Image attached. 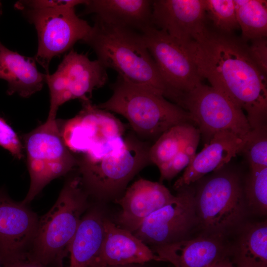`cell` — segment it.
<instances>
[{
	"label": "cell",
	"mask_w": 267,
	"mask_h": 267,
	"mask_svg": "<svg viewBox=\"0 0 267 267\" xmlns=\"http://www.w3.org/2000/svg\"><path fill=\"white\" fill-rule=\"evenodd\" d=\"M182 43L201 77L246 111L251 129L267 125V76L251 59L246 42L208 28L196 40Z\"/></svg>",
	"instance_id": "obj_1"
},
{
	"label": "cell",
	"mask_w": 267,
	"mask_h": 267,
	"mask_svg": "<svg viewBox=\"0 0 267 267\" xmlns=\"http://www.w3.org/2000/svg\"><path fill=\"white\" fill-rule=\"evenodd\" d=\"M82 42L92 48L106 69L111 68L128 81L178 103V96L163 80L140 33L96 18Z\"/></svg>",
	"instance_id": "obj_2"
},
{
	"label": "cell",
	"mask_w": 267,
	"mask_h": 267,
	"mask_svg": "<svg viewBox=\"0 0 267 267\" xmlns=\"http://www.w3.org/2000/svg\"><path fill=\"white\" fill-rule=\"evenodd\" d=\"M113 93L100 109L123 116L141 139L158 138L176 125L193 122L189 113L178 104L142 86L118 76L111 86Z\"/></svg>",
	"instance_id": "obj_3"
},
{
	"label": "cell",
	"mask_w": 267,
	"mask_h": 267,
	"mask_svg": "<svg viewBox=\"0 0 267 267\" xmlns=\"http://www.w3.org/2000/svg\"><path fill=\"white\" fill-rule=\"evenodd\" d=\"M89 196L78 175L68 179L54 205L39 218L27 258L63 267L82 215L89 208Z\"/></svg>",
	"instance_id": "obj_4"
},
{
	"label": "cell",
	"mask_w": 267,
	"mask_h": 267,
	"mask_svg": "<svg viewBox=\"0 0 267 267\" xmlns=\"http://www.w3.org/2000/svg\"><path fill=\"white\" fill-rule=\"evenodd\" d=\"M151 145L133 132L123 144L95 159L78 158V175L89 194L99 199L112 198L126 188L140 171L151 163Z\"/></svg>",
	"instance_id": "obj_5"
},
{
	"label": "cell",
	"mask_w": 267,
	"mask_h": 267,
	"mask_svg": "<svg viewBox=\"0 0 267 267\" xmlns=\"http://www.w3.org/2000/svg\"><path fill=\"white\" fill-rule=\"evenodd\" d=\"M22 138L30 183L22 202L28 204L53 179L75 169L77 160L64 142L56 119H47Z\"/></svg>",
	"instance_id": "obj_6"
},
{
	"label": "cell",
	"mask_w": 267,
	"mask_h": 267,
	"mask_svg": "<svg viewBox=\"0 0 267 267\" xmlns=\"http://www.w3.org/2000/svg\"><path fill=\"white\" fill-rule=\"evenodd\" d=\"M82 102V109L76 116L57 121L59 132L76 158H97L123 142L126 126L110 112L98 108L90 100Z\"/></svg>",
	"instance_id": "obj_7"
},
{
	"label": "cell",
	"mask_w": 267,
	"mask_h": 267,
	"mask_svg": "<svg viewBox=\"0 0 267 267\" xmlns=\"http://www.w3.org/2000/svg\"><path fill=\"white\" fill-rule=\"evenodd\" d=\"M239 176L229 171L218 172L200 186L196 196V214L202 227L220 234L241 221L245 198Z\"/></svg>",
	"instance_id": "obj_8"
},
{
	"label": "cell",
	"mask_w": 267,
	"mask_h": 267,
	"mask_svg": "<svg viewBox=\"0 0 267 267\" xmlns=\"http://www.w3.org/2000/svg\"><path fill=\"white\" fill-rule=\"evenodd\" d=\"M20 10L35 26L38 40L35 59L45 69L46 74H49L52 58L67 51L77 42L83 41L92 27L77 15L74 7Z\"/></svg>",
	"instance_id": "obj_9"
},
{
	"label": "cell",
	"mask_w": 267,
	"mask_h": 267,
	"mask_svg": "<svg viewBox=\"0 0 267 267\" xmlns=\"http://www.w3.org/2000/svg\"><path fill=\"white\" fill-rule=\"evenodd\" d=\"M107 80L106 68L97 59L91 60L87 54L71 50L54 73L46 74L50 95L47 119H56L59 107L69 100H90L92 91Z\"/></svg>",
	"instance_id": "obj_10"
},
{
	"label": "cell",
	"mask_w": 267,
	"mask_h": 267,
	"mask_svg": "<svg viewBox=\"0 0 267 267\" xmlns=\"http://www.w3.org/2000/svg\"><path fill=\"white\" fill-rule=\"evenodd\" d=\"M179 106L189 113L200 133L210 139L224 131L244 136L252 129L243 110L221 92L202 83L185 93Z\"/></svg>",
	"instance_id": "obj_11"
},
{
	"label": "cell",
	"mask_w": 267,
	"mask_h": 267,
	"mask_svg": "<svg viewBox=\"0 0 267 267\" xmlns=\"http://www.w3.org/2000/svg\"><path fill=\"white\" fill-rule=\"evenodd\" d=\"M140 33L163 80L178 96L179 105L183 95L202 84L203 79L182 43L153 26Z\"/></svg>",
	"instance_id": "obj_12"
},
{
	"label": "cell",
	"mask_w": 267,
	"mask_h": 267,
	"mask_svg": "<svg viewBox=\"0 0 267 267\" xmlns=\"http://www.w3.org/2000/svg\"><path fill=\"white\" fill-rule=\"evenodd\" d=\"M168 204L149 216L133 233L145 244L155 246L177 242L197 222L195 195L186 187Z\"/></svg>",
	"instance_id": "obj_13"
},
{
	"label": "cell",
	"mask_w": 267,
	"mask_h": 267,
	"mask_svg": "<svg viewBox=\"0 0 267 267\" xmlns=\"http://www.w3.org/2000/svg\"><path fill=\"white\" fill-rule=\"evenodd\" d=\"M39 218L22 202L12 200L0 189V264L27 259Z\"/></svg>",
	"instance_id": "obj_14"
},
{
	"label": "cell",
	"mask_w": 267,
	"mask_h": 267,
	"mask_svg": "<svg viewBox=\"0 0 267 267\" xmlns=\"http://www.w3.org/2000/svg\"><path fill=\"white\" fill-rule=\"evenodd\" d=\"M204 0H152L153 26L182 43L195 41L208 29Z\"/></svg>",
	"instance_id": "obj_15"
},
{
	"label": "cell",
	"mask_w": 267,
	"mask_h": 267,
	"mask_svg": "<svg viewBox=\"0 0 267 267\" xmlns=\"http://www.w3.org/2000/svg\"><path fill=\"white\" fill-rule=\"evenodd\" d=\"M175 197L161 183L139 178L115 200L122 208L117 217L119 226L133 233L149 216Z\"/></svg>",
	"instance_id": "obj_16"
},
{
	"label": "cell",
	"mask_w": 267,
	"mask_h": 267,
	"mask_svg": "<svg viewBox=\"0 0 267 267\" xmlns=\"http://www.w3.org/2000/svg\"><path fill=\"white\" fill-rule=\"evenodd\" d=\"M249 134L243 136L224 131L214 135L205 147L195 154L182 176L174 183V188L179 190L187 187L206 174L221 170L241 152Z\"/></svg>",
	"instance_id": "obj_17"
},
{
	"label": "cell",
	"mask_w": 267,
	"mask_h": 267,
	"mask_svg": "<svg viewBox=\"0 0 267 267\" xmlns=\"http://www.w3.org/2000/svg\"><path fill=\"white\" fill-rule=\"evenodd\" d=\"M104 236L100 251L92 267L143 264L162 261L143 242L132 232L104 220Z\"/></svg>",
	"instance_id": "obj_18"
},
{
	"label": "cell",
	"mask_w": 267,
	"mask_h": 267,
	"mask_svg": "<svg viewBox=\"0 0 267 267\" xmlns=\"http://www.w3.org/2000/svg\"><path fill=\"white\" fill-rule=\"evenodd\" d=\"M152 250L162 261L174 267H209L229 255L217 234L155 246Z\"/></svg>",
	"instance_id": "obj_19"
},
{
	"label": "cell",
	"mask_w": 267,
	"mask_h": 267,
	"mask_svg": "<svg viewBox=\"0 0 267 267\" xmlns=\"http://www.w3.org/2000/svg\"><path fill=\"white\" fill-rule=\"evenodd\" d=\"M85 5V13H94L96 18L108 24L139 33L153 26L152 0H89Z\"/></svg>",
	"instance_id": "obj_20"
},
{
	"label": "cell",
	"mask_w": 267,
	"mask_h": 267,
	"mask_svg": "<svg viewBox=\"0 0 267 267\" xmlns=\"http://www.w3.org/2000/svg\"><path fill=\"white\" fill-rule=\"evenodd\" d=\"M45 76L38 71L35 58L11 50L0 41V79L7 83V94L29 97L42 89Z\"/></svg>",
	"instance_id": "obj_21"
},
{
	"label": "cell",
	"mask_w": 267,
	"mask_h": 267,
	"mask_svg": "<svg viewBox=\"0 0 267 267\" xmlns=\"http://www.w3.org/2000/svg\"><path fill=\"white\" fill-rule=\"evenodd\" d=\"M104 219L96 208L82 217L69 248L68 267H92L103 241Z\"/></svg>",
	"instance_id": "obj_22"
},
{
	"label": "cell",
	"mask_w": 267,
	"mask_h": 267,
	"mask_svg": "<svg viewBox=\"0 0 267 267\" xmlns=\"http://www.w3.org/2000/svg\"><path fill=\"white\" fill-rule=\"evenodd\" d=\"M237 267H267V225L259 222L244 228L231 261Z\"/></svg>",
	"instance_id": "obj_23"
},
{
	"label": "cell",
	"mask_w": 267,
	"mask_h": 267,
	"mask_svg": "<svg viewBox=\"0 0 267 267\" xmlns=\"http://www.w3.org/2000/svg\"><path fill=\"white\" fill-rule=\"evenodd\" d=\"M191 123L176 125L163 133L149 149L151 163L160 168L178 154L193 138L200 135Z\"/></svg>",
	"instance_id": "obj_24"
},
{
	"label": "cell",
	"mask_w": 267,
	"mask_h": 267,
	"mask_svg": "<svg viewBox=\"0 0 267 267\" xmlns=\"http://www.w3.org/2000/svg\"><path fill=\"white\" fill-rule=\"evenodd\" d=\"M241 38L249 41L267 36V1L234 0Z\"/></svg>",
	"instance_id": "obj_25"
},
{
	"label": "cell",
	"mask_w": 267,
	"mask_h": 267,
	"mask_svg": "<svg viewBox=\"0 0 267 267\" xmlns=\"http://www.w3.org/2000/svg\"><path fill=\"white\" fill-rule=\"evenodd\" d=\"M243 193L253 210L261 214L267 213V167L250 168Z\"/></svg>",
	"instance_id": "obj_26"
},
{
	"label": "cell",
	"mask_w": 267,
	"mask_h": 267,
	"mask_svg": "<svg viewBox=\"0 0 267 267\" xmlns=\"http://www.w3.org/2000/svg\"><path fill=\"white\" fill-rule=\"evenodd\" d=\"M206 17L212 21L214 29L232 34L239 28L234 0H204Z\"/></svg>",
	"instance_id": "obj_27"
},
{
	"label": "cell",
	"mask_w": 267,
	"mask_h": 267,
	"mask_svg": "<svg viewBox=\"0 0 267 267\" xmlns=\"http://www.w3.org/2000/svg\"><path fill=\"white\" fill-rule=\"evenodd\" d=\"M267 125L252 129L241 152L250 168L267 167Z\"/></svg>",
	"instance_id": "obj_28"
},
{
	"label": "cell",
	"mask_w": 267,
	"mask_h": 267,
	"mask_svg": "<svg viewBox=\"0 0 267 267\" xmlns=\"http://www.w3.org/2000/svg\"><path fill=\"white\" fill-rule=\"evenodd\" d=\"M200 135L193 138L178 154L169 162L159 168L160 180H170L191 163L196 154Z\"/></svg>",
	"instance_id": "obj_29"
},
{
	"label": "cell",
	"mask_w": 267,
	"mask_h": 267,
	"mask_svg": "<svg viewBox=\"0 0 267 267\" xmlns=\"http://www.w3.org/2000/svg\"><path fill=\"white\" fill-rule=\"evenodd\" d=\"M0 146L7 150L14 158L24 157L22 142L12 127L0 117Z\"/></svg>",
	"instance_id": "obj_30"
},
{
	"label": "cell",
	"mask_w": 267,
	"mask_h": 267,
	"mask_svg": "<svg viewBox=\"0 0 267 267\" xmlns=\"http://www.w3.org/2000/svg\"><path fill=\"white\" fill-rule=\"evenodd\" d=\"M87 0H20L17 1L14 5L17 9L21 10L24 8L29 9H44V8H58L74 7L76 6L84 4Z\"/></svg>",
	"instance_id": "obj_31"
},
{
	"label": "cell",
	"mask_w": 267,
	"mask_h": 267,
	"mask_svg": "<svg viewBox=\"0 0 267 267\" xmlns=\"http://www.w3.org/2000/svg\"><path fill=\"white\" fill-rule=\"evenodd\" d=\"M248 45L249 55L260 71L267 76V38L255 39Z\"/></svg>",
	"instance_id": "obj_32"
},
{
	"label": "cell",
	"mask_w": 267,
	"mask_h": 267,
	"mask_svg": "<svg viewBox=\"0 0 267 267\" xmlns=\"http://www.w3.org/2000/svg\"><path fill=\"white\" fill-rule=\"evenodd\" d=\"M3 267H47L39 262L28 258L16 261L2 266Z\"/></svg>",
	"instance_id": "obj_33"
},
{
	"label": "cell",
	"mask_w": 267,
	"mask_h": 267,
	"mask_svg": "<svg viewBox=\"0 0 267 267\" xmlns=\"http://www.w3.org/2000/svg\"><path fill=\"white\" fill-rule=\"evenodd\" d=\"M209 267H237L228 255L218 260Z\"/></svg>",
	"instance_id": "obj_34"
},
{
	"label": "cell",
	"mask_w": 267,
	"mask_h": 267,
	"mask_svg": "<svg viewBox=\"0 0 267 267\" xmlns=\"http://www.w3.org/2000/svg\"><path fill=\"white\" fill-rule=\"evenodd\" d=\"M141 265L142 264H129L125 265L112 266L108 267H142Z\"/></svg>",
	"instance_id": "obj_35"
},
{
	"label": "cell",
	"mask_w": 267,
	"mask_h": 267,
	"mask_svg": "<svg viewBox=\"0 0 267 267\" xmlns=\"http://www.w3.org/2000/svg\"><path fill=\"white\" fill-rule=\"evenodd\" d=\"M2 13V4L1 2L0 1V15H1Z\"/></svg>",
	"instance_id": "obj_36"
},
{
	"label": "cell",
	"mask_w": 267,
	"mask_h": 267,
	"mask_svg": "<svg viewBox=\"0 0 267 267\" xmlns=\"http://www.w3.org/2000/svg\"><path fill=\"white\" fill-rule=\"evenodd\" d=\"M0 267H3L0 264Z\"/></svg>",
	"instance_id": "obj_37"
}]
</instances>
